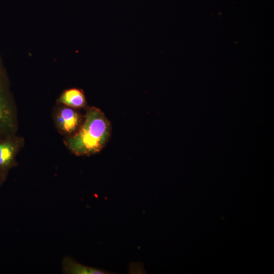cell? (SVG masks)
Instances as JSON below:
<instances>
[{"mask_svg":"<svg viewBox=\"0 0 274 274\" xmlns=\"http://www.w3.org/2000/svg\"><path fill=\"white\" fill-rule=\"evenodd\" d=\"M111 133V125L105 114L96 107H88L80 127L73 135L64 138L63 143L74 155L89 156L105 147Z\"/></svg>","mask_w":274,"mask_h":274,"instance_id":"6da1fadb","label":"cell"},{"mask_svg":"<svg viewBox=\"0 0 274 274\" xmlns=\"http://www.w3.org/2000/svg\"><path fill=\"white\" fill-rule=\"evenodd\" d=\"M18 111L6 68L0 56V139L17 133Z\"/></svg>","mask_w":274,"mask_h":274,"instance_id":"7a4b0ae2","label":"cell"},{"mask_svg":"<svg viewBox=\"0 0 274 274\" xmlns=\"http://www.w3.org/2000/svg\"><path fill=\"white\" fill-rule=\"evenodd\" d=\"M52 115L55 128L64 138L76 133L84 117L77 109L56 102L53 108Z\"/></svg>","mask_w":274,"mask_h":274,"instance_id":"3957f363","label":"cell"},{"mask_svg":"<svg viewBox=\"0 0 274 274\" xmlns=\"http://www.w3.org/2000/svg\"><path fill=\"white\" fill-rule=\"evenodd\" d=\"M25 142L24 138L17 133L0 139V175L5 178L10 171L18 165L17 156Z\"/></svg>","mask_w":274,"mask_h":274,"instance_id":"277c9868","label":"cell"},{"mask_svg":"<svg viewBox=\"0 0 274 274\" xmlns=\"http://www.w3.org/2000/svg\"><path fill=\"white\" fill-rule=\"evenodd\" d=\"M56 103L77 110L87 107L84 91L76 87L64 90L57 99Z\"/></svg>","mask_w":274,"mask_h":274,"instance_id":"5b68a950","label":"cell"},{"mask_svg":"<svg viewBox=\"0 0 274 274\" xmlns=\"http://www.w3.org/2000/svg\"><path fill=\"white\" fill-rule=\"evenodd\" d=\"M62 270L67 274H106L108 272L102 269L86 266L79 263L73 258L66 256L62 261Z\"/></svg>","mask_w":274,"mask_h":274,"instance_id":"8992f818","label":"cell"},{"mask_svg":"<svg viewBox=\"0 0 274 274\" xmlns=\"http://www.w3.org/2000/svg\"><path fill=\"white\" fill-rule=\"evenodd\" d=\"M6 178L0 175V188L4 184V183L6 181Z\"/></svg>","mask_w":274,"mask_h":274,"instance_id":"52a82bcc","label":"cell"}]
</instances>
